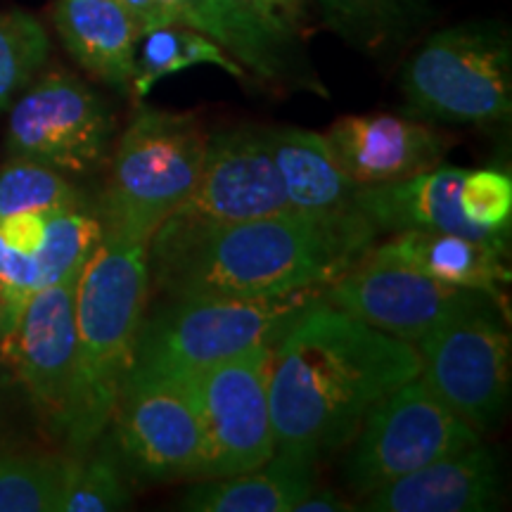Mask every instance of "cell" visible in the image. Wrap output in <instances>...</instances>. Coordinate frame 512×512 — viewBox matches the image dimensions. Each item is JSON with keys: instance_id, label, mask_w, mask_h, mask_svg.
I'll use <instances>...</instances> for the list:
<instances>
[{"instance_id": "obj_7", "label": "cell", "mask_w": 512, "mask_h": 512, "mask_svg": "<svg viewBox=\"0 0 512 512\" xmlns=\"http://www.w3.org/2000/svg\"><path fill=\"white\" fill-rule=\"evenodd\" d=\"M418 349L420 380L472 430L501 425L512 392V339L505 304L479 299L439 323Z\"/></svg>"}, {"instance_id": "obj_1", "label": "cell", "mask_w": 512, "mask_h": 512, "mask_svg": "<svg viewBox=\"0 0 512 512\" xmlns=\"http://www.w3.org/2000/svg\"><path fill=\"white\" fill-rule=\"evenodd\" d=\"M380 233L358 211L285 209L235 223L166 219L147 242L150 287L176 297H280L325 290Z\"/></svg>"}, {"instance_id": "obj_31", "label": "cell", "mask_w": 512, "mask_h": 512, "mask_svg": "<svg viewBox=\"0 0 512 512\" xmlns=\"http://www.w3.org/2000/svg\"><path fill=\"white\" fill-rule=\"evenodd\" d=\"M38 290L36 256L17 252L0 238V335H3L5 356L15 337L22 313L31 294ZM10 363V361H8Z\"/></svg>"}, {"instance_id": "obj_24", "label": "cell", "mask_w": 512, "mask_h": 512, "mask_svg": "<svg viewBox=\"0 0 512 512\" xmlns=\"http://www.w3.org/2000/svg\"><path fill=\"white\" fill-rule=\"evenodd\" d=\"M200 64H214L235 79H247V72L230 57L226 50L181 24H164L152 31H145L138 41L136 76L131 91L143 100L159 81L166 76L185 72Z\"/></svg>"}, {"instance_id": "obj_6", "label": "cell", "mask_w": 512, "mask_h": 512, "mask_svg": "<svg viewBox=\"0 0 512 512\" xmlns=\"http://www.w3.org/2000/svg\"><path fill=\"white\" fill-rule=\"evenodd\" d=\"M413 119L494 126L512 112V38L505 22H463L422 43L401 74Z\"/></svg>"}, {"instance_id": "obj_15", "label": "cell", "mask_w": 512, "mask_h": 512, "mask_svg": "<svg viewBox=\"0 0 512 512\" xmlns=\"http://www.w3.org/2000/svg\"><path fill=\"white\" fill-rule=\"evenodd\" d=\"M339 169L358 188L406 181L444 162L451 140L413 117L349 114L325 133Z\"/></svg>"}, {"instance_id": "obj_34", "label": "cell", "mask_w": 512, "mask_h": 512, "mask_svg": "<svg viewBox=\"0 0 512 512\" xmlns=\"http://www.w3.org/2000/svg\"><path fill=\"white\" fill-rule=\"evenodd\" d=\"M356 510L347 498H342L335 489H323V486H313L302 498V503L294 508V512H351Z\"/></svg>"}, {"instance_id": "obj_23", "label": "cell", "mask_w": 512, "mask_h": 512, "mask_svg": "<svg viewBox=\"0 0 512 512\" xmlns=\"http://www.w3.org/2000/svg\"><path fill=\"white\" fill-rule=\"evenodd\" d=\"M325 27L368 55L392 53L430 22L432 0H316Z\"/></svg>"}, {"instance_id": "obj_2", "label": "cell", "mask_w": 512, "mask_h": 512, "mask_svg": "<svg viewBox=\"0 0 512 512\" xmlns=\"http://www.w3.org/2000/svg\"><path fill=\"white\" fill-rule=\"evenodd\" d=\"M422 370L411 342L389 337L323 297L292 320L273 347L275 448L339 451L370 408Z\"/></svg>"}, {"instance_id": "obj_30", "label": "cell", "mask_w": 512, "mask_h": 512, "mask_svg": "<svg viewBox=\"0 0 512 512\" xmlns=\"http://www.w3.org/2000/svg\"><path fill=\"white\" fill-rule=\"evenodd\" d=\"M458 202L472 226L494 238L510 240L512 181L508 174L496 169H465L458 188Z\"/></svg>"}, {"instance_id": "obj_14", "label": "cell", "mask_w": 512, "mask_h": 512, "mask_svg": "<svg viewBox=\"0 0 512 512\" xmlns=\"http://www.w3.org/2000/svg\"><path fill=\"white\" fill-rule=\"evenodd\" d=\"M76 285L60 280L31 294L12 337L8 361L48 430L60 432L76 354Z\"/></svg>"}, {"instance_id": "obj_17", "label": "cell", "mask_w": 512, "mask_h": 512, "mask_svg": "<svg viewBox=\"0 0 512 512\" xmlns=\"http://www.w3.org/2000/svg\"><path fill=\"white\" fill-rule=\"evenodd\" d=\"M503 467L482 441L408 472L361 498L370 512H486L503 498Z\"/></svg>"}, {"instance_id": "obj_36", "label": "cell", "mask_w": 512, "mask_h": 512, "mask_svg": "<svg viewBox=\"0 0 512 512\" xmlns=\"http://www.w3.org/2000/svg\"><path fill=\"white\" fill-rule=\"evenodd\" d=\"M10 363H8V356H5V347H3V335H0V392H3L5 387H8V380H10Z\"/></svg>"}, {"instance_id": "obj_20", "label": "cell", "mask_w": 512, "mask_h": 512, "mask_svg": "<svg viewBox=\"0 0 512 512\" xmlns=\"http://www.w3.org/2000/svg\"><path fill=\"white\" fill-rule=\"evenodd\" d=\"M53 24L79 67L114 91H131L143 31L121 5L114 0H57Z\"/></svg>"}, {"instance_id": "obj_12", "label": "cell", "mask_w": 512, "mask_h": 512, "mask_svg": "<svg viewBox=\"0 0 512 512\" xmlns=\"http://www.w3.org/2000/svg\"><path fill=\"white\" fill-rule=\"evenodd\" d=\"M486 292L453 287L415 268L368 252L323 290V302L413 347L448 316ZM491 297V294H489Z\"/></svg>"}, {"instance_id": "obj_22", "label": "cell", "mask_w": 512, "mask_h": 512, "mask_svg": "<svg viewBox=\"0 0 512 512\" xmlns=\"http://www.w3.org/2000/svg\"><path fill=\"white\" fill-rule=\"evenodd\" d=\"M287 209L306 214L354 211L358 185L339 169L323 133L297 126L266 128Z\"/></svg>"}, {"instance_id": "obj_19", "label": "cell", "mask_w": 512, "mask_h": 512, "mask_svg": "<svg viewBox=\"0 0 512 512\" xmlns=\"http://www.w3.org/2000/svg\"><path fill=\"white\" fill-rule=\"evenodd\" d=\"M318 456L275 448L264 465L230 477L195 479L178 496V508L192 512H294L318 484Z\"/></svg>"}, {"instance_id": "obj_25", "label": "cell", "mask_w": 512, "mask_h": 512, "mask_svg": "<svg viewBox=\"0 0 512 512\" xmlns=\"http://www.w3.org/2000/svg\"><path fill=\"white\" fill-rule=\"evenodd\" d=\"M74 453H0V512H62Z\"/></svg>"}, {"instance_id": "obj_27", "label": "cell", "mask_w": 512, "mask_h": 512, "mask_svg": "<svg viewBox=\"0 0 512 512\" xmlns=\"http://www.w3.org/2000/svg\"><path fill=\"white\" fill-rule=\"evenodd\" d=\"M131 501V477L102 434L88 451L76 456L62 512H117L131 508Z\"/></svg>"}, {"instance_id": "obj_8", "label": "cell", "mask_w": 512, "mask_h": 512, "mask_svg": "<svg viewBox=\"0 0 512 512\" xmlns=\"http://www.w3.org/2000/svg\"><path fill=\"white\" fill-rule=\"evenodd\" d=\"M479 441L482 434L446 408L418 375L370 408L349 441L344 479L358 498H366L394 479Z\"/></svg>"}, {"instance_id": "obj_11", "label": "cell", "mask_w": 512, "mask_h": 512, "mask_svg": "<svg viewBox=\"0 0 512 512\" xmlns=\"http://www.w3.org/2000/svg\"><path fill=\"white\" fill-rule=\"evenodd\" d=\"M271 358L273 347H256L181 380L200 413L207 446L204 477L240 475L275 453Z\"/></svg>"}, {"instance_id": "obj_3", "label": "cell", "mask_w": 512, "mask_h": 512, "mask_svg": "<svg viewBox=\"0 0 512 512\" xmlns=\"http://www.w3.org/2000/svg\"><path fill=\"white\" fill-rule=\"evenodd\" d=\"M150 294L147 245L102 235L76 285V354L60 432L79 456L107 432Z\"/></svg>"}, {"instance_id": "obj_18", "label": "cell", "mask_w": 512, "mask_h": 512, "mask_svg": "<svg viewBox=\"0 0 512 512\" xmlns=\"http://www.w3.org/2000/svg\"><path fill=\"white\" fill-rule=\"evenodd\" d=\"M463 174L465 169L439 164L406 181L361 188L356 195V211L366 216L380 235L403 233V230H432V233H458L508 249L510 240L484 233L472 226L460 211L458 188Z\"/></svg>"}, {"instance_id": "obj_26", "label": "cell", "mask_w": 512, "mask_h": 512, "mask_svg": "<svg viewBox=\"0 0 512 512\" xmlns=\"http://www.w3.org/2000/svg\"><path fill=\"white\" fill-rule=\"evenodd\" d=\"M102 228L98 209L91 204H74L50 211L46 219V238L38 249V290L60 280L79 278L86 261L100 245Z\"/></svg>"}, {"instance_id": "obj_21", "label": "cell", "mask_w": 512, "mask_h": 512, "mask_svg": "<svg viewBox=\"0 0 512 512\" xmlns=\"http://www.w3.org/2000/svg\"><path fill=\"white\" fill-rule=\"evenodd\" d=\"M370 252L411 266L439 283L486 292L505 304L503 290L510 283L508 249L458 233L403 230L392 233L382 245H373Z\"/></svg>"}, {"instance_id": "obj_28", "label": "cell", "mask_w": 512, "mask_h": 512, "mask_svg": "<svg viewBox=\"0 0 512 512\" xmlns=\"http://www.w3.org/2000/svg\"><path fill=\"white\" fill-rule=\"evenodd\" d=\"M50 38L41 19L27 10H0V112L43 72Z\"/></svg>"}, {"instance_id": "obj_5", "label": "cell", "mask_w": 512, "mask_h": 512, "mask_svg": "<svg viewBox=\"0 0 512 512\" xmlns=\"http://www.w3.org/2000/svg\"><path fill=\"white\" fill-rule=\"evenodd\" d=\"M207 140L197 114L140 102L114 150L98 207L105 235L147 245L195 188Z\"/></svg>"}, {"instance_id": "obj_9", "label": "cell", "mask_w": 512, "mask_h": 512, "mask_svg": "<svg viewBox=\"0 0 512 512\" xmlns=\"http://www.w3.org/2000/svg\"><path fill=\"white\" fill-rule=\"evenodd\" d=\"M114 133L117 117L110 102L79 76L38 74L10 105L5 155L60 174H93L107 159Z\"/></svg>"}, {"instance_id": "obj_32", "label": "cell", "mask_w": 512, "mask_h": 512, "mask_svg": "<svg viewBox=\"0 0 512 512\" xmlns=\"http://www.w3.org/2000/svg\"><path fill=\"white\" fill-rule=\"evenodd\" d=\"M268 34L304 48L309 38V5L306 0H235Z\"/></svg>"}, {"instance_id": "obj_10", "label": "cell", "mask_w": 512, "mask_h": 512, "mask_svg": "<svg viewBox=\"0 0 512 512\" xmlns=\"http://www.w3.org/2000/svg\"><path fill=\"white\" fill-rule=\"evenodd\" d=\"M107 430L121 465L136 482L204 477L207 446L200 413L181 380L126 377Z\"/></svg>"}, {"instance_id": "obj_35", "label": "cell", "mask_w": 512, "mask_h": 512, "mask_svg": "<svg viewBox=\"0 0 512 512\" xmlns=\"http://www.w3.org/2000/svg\"><path fill=\"white\" fill-rule=\"evenodd\" d=\"M114 3L121 5L128 15L136 19L143 34L145 31H152L157 27H164V24H169L157 0H114Z\"/></svg>"}, {"instance_id": "obj_29", "label": "cell", "mask_w": 512, "mask_h": 512, "mask_svg": "<svg viewBox=\"0 0 512 512\" xmlns=\"http://www.w3.org/2000/svg\"><path fill=\"white\" fill-rule=\"evenodd\" d=\"M81 190L50 166L10 159L0 166V221L17 214H50L83 204Z\"/></svg>"}, {"instance_id": "obj_13", "label": "cell", "mask_w": 512, "mask_h": 512, "mask_svg": "<svg viewBox=\"0 0 512 512\" xmlns=\"http://www.w3.org/2000/svg\"><path fill=\"white\" fill-rule=\"evenodd\" d=\"M287 209L283 181L264 126H233L209 136L200 178L169 219L235 223Z\"/></svg>"}, {"instance_id": "obj_16", "label": "cell", "mask_w": 512, "mask_h": 512, "mask_svg": "<svg viewBox=\"0 0 512 512\" xmlns=\"http://www.w3.org/2000/svg\"><path fill=\"white\" fill-rule=\"evenodd\" d=\"M166 22L207 36L245 72L271 86L325 95L306 48L280 41L256 24L235 0H157Z\"/></svg>"}, {"instance_id": "obj_33", "label": "cell", "mask_w": 512, "mask_h": 512, "mask_svg": "<svg viewBox=\"0 0 512 512\" xmlns=\"http://www.w3.org/2000/svg\"><path fill=\"white\" fill-rule=\"evenodd\" d=\"M48 214H17L0 221V238L17 252L36 256L46 238Z\"/></svg>"}, {"instance_id": "obj_4", "label": "cell", "mask_w": 512, "mask_h": 512, "mask_svg": "<svg viewBox=\"0 0 512 512\" xmlns=\"http://www.w3.org/2000/svg\"><path fill=\"white\" fill-rule=\"evenodd\" d=\"M323 297L302 290L280 297H176L140 320L126 377L185 380L197 370L256 347H275L292 320Z\"/></svg>"}]
</instances>
